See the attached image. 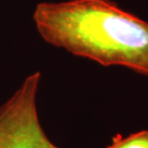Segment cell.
<instances>
[{"mask_svg":"<svg viewBox=\"0 0 148 148\" xmlns=\"http://www.w3.org/2000/svg\"><path fill=\"white\" fill-rule=\"evenodd\" d=\"M33 20L40 36L53 46L148 76V22L112 0L40 2Z\"/></svg>","mask_w":148,"mask_h":148,"instance_id":"1","label":"cell"},{"mask_svg":"<svg viewBox=\"0 0 148 148\" xmlns=\"http://www.w3.org/2000/svg\"><path fill=\"white\" fill-rule=\"evenodd\" d=\"M40 72L24 79L0 106V148H60L46 136L38 114Z\"/></svg>","mask_w":148,"mask_h":148,"instance_id":"2","label":"cell"},{"mask_svg":"<svg viewBox=\"0 0 148 148\" xmlns=\"http://www.w3.org/2000/svg\"><path fill=\"white\" fill-rule=\"evenodd\" d=\"M106 148H148V129L134 133L127 137L116 135Z\"/></svg>","mask_w":148,"mask_h":148,"instance_id":"3","label":"cell"}]
</instances>
